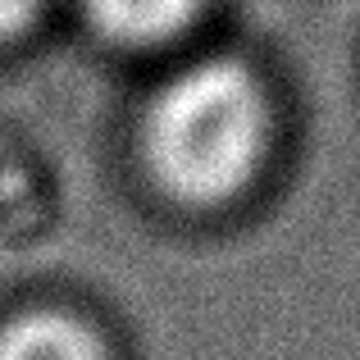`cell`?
<instances>
[{
	"instance_id": "cell-4",
	"label": "cell",
	"mask_w": 360,
	"mask_h": 360,
	"mask_svg": "<svg viewBox=\"0 0 360 360\" xmlns=\"http://www.w3.org/2000/svg\"><path fill=\"white\" fill-rule=\"evenodd\" d=\"M46 9V0H0V37H14Z\"/></svg>"
},
{
	"instance_id": "cell-3",
	"label": "cell",
	"mask_w": 360,
	"mask_h": 360,
	"mask_svg": "<svg viewBox=\"0 0 360 360\" xmlns=\"http://www.w3.org/2000/svg\"><path fill=\"white\" fill-rule=\"evenodd\" d=\"M196 5L201 0H82L91 23L115 41H165L196 14Z\"/></svg>"
},
{
	"instance_id": "cell-2",
	"label": "cell",
	"mask_w": 360,
	"mask_h": 360,
	"mask_svg": "<svg viewBox=\"0 0 360 360\" xmlns=\"http://www.w3.org/2000/svg\"><path fill=\"white\" fill-rule=\"evenodd\" d=\"M0 360H110L82 319L60 310H32L0 328Z\"/></svg>"
},
{
	"instance_id": "cell-1",
	"label": "cell",
	"mask_w": 360,
	"mask_h": 360,
	"mask_svg": "<svg viewBox=\"0 0 360 360\" xmlns=\"http://www.w3.org/2000/svg\"><path fill=\"white\" fill-rule=\"evenodd\" d=\"M264 91L238 60H201L174 73L146 110V165L169 196L214 205L242 192L264 150Z\"/></svg>"
}]
</instances>
